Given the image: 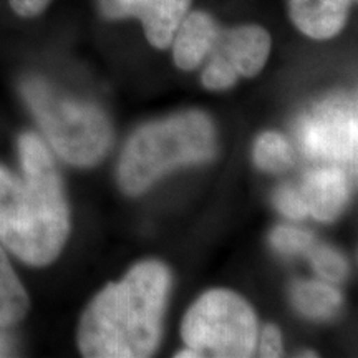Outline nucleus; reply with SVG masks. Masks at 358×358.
Segmentation results:
<instances>
[{
    "label": "nucleus",
    "instance_id": "obj_17",
    "mask_svg": "<svg viewBox=\"0 0 358 358\" xmlns=\"http://www.w3.org/2000/svg\"><path fill=\"white\" fill-rule=\"evenodd\" d=\"M237 71L227 58L213 53L206 70L203 71V83L208 90H227L236 83Z\"/></svg>",
    "mask_w": 358,
    "mask_h": 358
},
{
    "label": "nucleus",
    "instance_id": "obj_18",
    "mask_svg": "<svg viewBox=\"0 0 358 358\" xmlns=\"http://www.w3.org/2000/svg\"><path fill=\"white\" fill-rule=\"evenodd\" d=\"M274 204L285 217L294 219V221H301V219L308 216V209L303 203L301 192L294 187H280L274 196Z\"/></svg>",
    "mask_w": 358,
    "mask_h": 358
},
{
    "label": "nucleus",
    "instance_id": "obj_13",
    "mask_svg": "<svg viewBox=\"0 0 358 358\" xmlns=\"http://www.w3.org/2000/svg\"><path fill=\"white\" fill-rule=\"evenodd\" d=\"M29 310V297L0 248V325H12Z\"/></svg>",
    "mask_w": 358,
    "mask_h": 358
},
{
    "label": "nucleus",
    "instance_id": "obj_15",
    "mask_svg": "<svg viewBox=\"0 0 358 358\" xmlns=\"http://www.w3.org/2000/svg\"><path fill=\"white\" fill-rule=\"evenodd\" d=\"M271 244L282 256H297L307 254L315 245V237L299 227L277 226L271 234Z\"/></svg>",
    "mask_w": 358,
    "mask_h": 358
},
{
    "label": "nucleus",
    "instance_id": "obj_7",
    "mask_svg": "<svg viewBox=\"0 0 358 358\" xmlns=\"http://www.w3.org/2000/svg\"><path fill=\"white\" fill-rule=\"evenodd\" d=\"M189 6L191 0H100L101 13L108 19H140L148 42L156 48L173 43Z\"/></svg>",
    "mask_w": 358,
    "mask_h": 358
},
{
    "label": "nucleus",
    "instance_id": "obj_19",
    "mask_svg": "<svg viewBox=\"0 0 358 358\" xmlns=\"http://www.w3.org/2000/svg\"><path fill=\"white\" fill-rule=\"evenodd\" d=\"M259 340V355L274 358L282 355V335L274 325H267Z\"/></svg>",
    "mask_w": 358,
    "mask_h": 358
},
{
    "label": "nucleus",
    "instance_id": "obj_9",
    "mask_svg": "<svg viewBox=\"0 0 358 358\" xmlns=\"http://www.w3.org/2000/svg\"><path fill=\"white\" fill-rule=\"evenodd\" d=\"M299 192L307 206L308 216L329 222L345 208L350 196V185L342 168L329 164L308 171Z\"/></svg>",
    "mask_w": 358,
    "mask_h": 358
},
{
    "label": "nucleus",
    "instance_id": "obj_1",
    "mask_svg": "<svg viewBox=\"0 0 358 358\" xmlns=\"http://www.w3.org/2000/svg\"><path fill=\"white\" fill-rule=\"evenodd\" d=\"M24 178L0 166V241L32 266H47L64 249L70 214L53 158L37 134L19 140Z\"/></svg>",
    "mask_w": 358,
    "mask_h": 358
},
{
    "label": "nucleus",
    "instance_id": "obj_5",
    "mask_svg": "<svg viewBox=\"0 0 358 358\" xmlns=\"http://www.w3.org/2000/svg\"><path fill=\"white\" fill-rule=\"evenodd\" d=\"M181 334L198 358H245L256 352L259 327L256 313L243 297L216 289L189 308Z\"/></svg>",
    "mask_w": 358,
    "mask_h": 358
},
{
    "label": "nucleus",
    "instance_id": "obj_20",
    "mask_svg": "<svg viewBox=\"0 0 358 358\" xmlns=\"http://www.w3.org/2000/svg\"><path fill=\"white\" fill-rule=\"evenodd\" d=\"M52 0H8L12 10L24 19H32L50 6Z\"/></svg>",
    "mask_w": 358,
    "mask_h": 358
},
{
    "label": "nucleus",
    "instance_id": "obj_2",
    "mask_svg": "<svg viewBox=\"0 0 358 358\" xmlns=\"http://www.w3.org/2000/svg\"><path fill=\"white\" fill-rule=\"evenodd\" d=\"M171 277L161 262L138 264L110 284L83 313L78 345L92 358H145L161 338Z\"/></svg>",
    "mask_w": 358,
    "mask_h": 358
},
{
    "label": "nucleus",
    "instance_id": "obj_14",
    "mask_svg": "<svg viewBox=\"0 0 358 358\" xmlns=\"http://www.w3.org/2000/svg\"><path fill=\"white\" fill-rule=\"evenodd\" d=\"M254 161L266 173L285 171L294 161V150L287 138L280 133L267 131L257 138L254 146Z\"/></svg>",
    "mask_w": 358,
    "mask_h": 358
},
{
    "label": "nucleus",
    "instance_id": "obj_4",
    "mask_svg": "<svg viewBox=\"0 0 358 358\" xmlns=\"http://www.w3.org/2000/svg\"><path fill=\"white\" fill-rule=\"evenodd\" d=\"M22 93L53 150L66 163L92 166L106 155L111 127L95 105L71 100L40 78L25 80Z\"/></svg>",
    "mask_w": 358,
    "mask_h": 358
},
{
    "label": "nucleus",
    "instance_id": "obj_6",
    "mask_svg": "<svg viewBox=\"0 0 358 358\" xmlns=\"http://www.w3.org/2000/svg\"><path fill=\"white\" fill-rule=\"evenodd\" d=\"M357 101L335 96L303 115L297 123L299 146L307 158L357 164Z\"/></svg>",
    "mask_w": 358,
    "mask_h": 358
},
{
    "label": "nucleus",
    "instance_id": "obj_11",
    "mask_svg": "<svg viewBox=\"0 0 358 358\" xmlns=\"http://www.w3.org/2000/svg\"><path fill=\"white\" fill-rule=\"evenodd\" d=\"M219 29L209 13L198 10L186 15L173 38L174 64L186 71L198 69L211 52Z\"/></svg>",
    "mask_w": 358,
    "mask_h": 358
},
{
    "label": "nucleus",
    "instance_id": "obj_21",
    "mask_svg": "<svg viewBox=\"0 0 358 358\" xmlns=\"http://www.w3.org/2000/svg\"><path fill=\"white\" fill-rule=\"evenodd\" d=\"M7 352H8V343H7V340L3 338V337H0V357L7 355Z\"/></svg>",
    "mask_w": 358,
    "mask_h": 358
},
{
    "label": "nucleus",
    "instance_id": "obj_16",
    "mask_svg": "<svg viewBox=\"0 0 358 358\" xmlns=\"http://www.w3.org/2000/svg\"><path fill=\"white\" fill-rule=\"evenodd\" d=\"M307 254L310 256V261L317 274L324 277V279L340 282L347 277L348 264L337 250L325 248V245H313Z\"/></svg>",
    "mask_w": 358,
    "mask_h": 358
},
{
    "label": "nucleus",
    "instance_id": "obj_12",
    "mask_svg": "<svg viewBox=\"0 0 358 358\" xmlns=\"http://www.w3.org/2000/svg\"><path fill=\"white\" fill-rule=\"evenodd\" d=\"M292 302L303 315L315 320L332 319L342 306V295L332 285L317 280H301L292 285Z\"/></svg>",
    "mask_w": 358,
    "mask_h": 358
},
{
    "label": "nucleus",
    "instance_id": "obj_3",
    "mask_svg": "<svg viewBox=\"0 0 358 358\" xmlns=\"http://www.w3.org/2000/svg\"><path fill=\"white\" fill-rule=\"evenodd\" d=\"M214 155L216 131L208 116L199 111L171 116L133 134L120 159V185L128 194H141L171 169Z\"/></svg>",
    "mask_w": 358,
    "mask_h": 358
},
{
    "label": "nucleus",
    "instance_id": "obj_8",
    "mask_svg": "<svg viewBox=\"0 0 358 358\" xmlns=\"http://www.w3.org/2000/svg\"><path fill=\"white\" fill-rule=\"evenodd\" d=\"M271 45V35L262 27L243 25L229 30L219 29L209 55H222L234 66L237 75L254 77L266 65Z\"/></svg>",
    "mask_w": 358,
    "mask_h": 358
},
{
    "label": "nucleus",
    "instance_id": "obj_10",
    "mask_svg": "<svg viewBox=\"0 0 358 358\" xmlns=\"http://www.w3.org/2000/svg\"><path fill=\"white\" fill-rule=\"evenodd\" d=\"M355 0H289L290 19L307 37L332 38L340 34Z\"/></svg>",
    "mask_w": 358,
    "mask_h": 358
}]
</instances>
